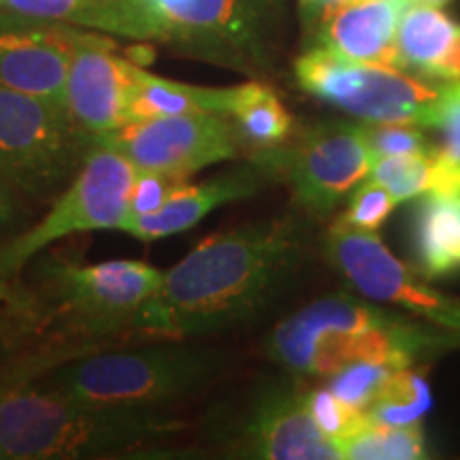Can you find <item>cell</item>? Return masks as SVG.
<instances>
[{"instance_id": "cell-1", "label": "cell", "mask_w": 460, "mask_h": 460, "mask_svg": "<svg viewBox=\"0 0 460 460\" xmlns=\"http://www.w3.org/2000/svg\"><path fill=\"white\" fill-rule=\"evenodd\" d=\"M301 217L279 216L209 234L169 271L130 322L135 332L190 339L254 320L307 261Z\"/></svg>"}, {"instance_id": "cell-2", "label": "cell", "mask_w": 460, "mask_h": 460, "mask_svg": "<svg viewBox=\"0 0 460 460\" xmlns=\"http://www.w3.org/2000/svg\"><path fill=\"white\" fill-rule=\"evenodd\" d=\"M177 429L158 407L99 405L24 384L0 388L4 460L137 458Z\"/></svg>"}, {"instance_id": "cell-3", "label": "cell", "mask_w": 460, "mask_h": 460, "mask_svg": "<svg viewBox=\"0 0 460 460\" xmlns=\"http://www.w3.org/2000/svg\"><path fill=\"white\" fill-rule=\"evenodd\" d=\"M447 343L452 339L427 326L337 295L281 320L267 339V354L292 373L331 377L349 362L405 369L418 356Z\"/></svg>"}, {"instance_id": "cell-4", "label": "cell", "mask_w": 460, "mask_h": 460, "mask_svg": "<svg viewBox=\"0 0 460 460\" xmlns=\"http://www.w3.org/2000/svg\"><path fill=\"white\" fill-rule=\"evenodd\" d=\"M220 358L183 343L79 354L49 371L45 388L99 405L163 410L207 386Z\"/></svg>"}, {"instance_id": "cell-5", "label": "cell", "mask_w": 460, "mask_h": 460, "mask_svg": "<svg viewBox=\"0 0 460 460\" xmlns=\"http://www.w3.org/2000/svg\"><path fill=\"white\" fill-rule=\"evenodd\" d=\"M273 0H128L143 41L254 71L269 60Z\"/></svg>"}, {"instance_id": "cell-6", "label": "cell", "mask_w": 460, "mask_h": 460, "mask_svg": "<svg viewBox=\"0 0 460 460\" xmlns=\"http://www.w3.org/2000/svg\"><path fill=\"white\" fill-rule=\"evenodd\" d=\"M307 94L369 124H413L433 128L447 82H430L402 68L367 65L314 48L295 62Z\"/></svg>"}, {"instance_id": "cell-7", "label": "cell", "mask_w": 460, "mask_h": 460, "mask_svg": "<svg viewBox=\"0 0 460 460\" xmlns=\"http://www.w3.org/2000/svg\"><path fill=\"white\" fill-rule=\"evenodd\" d=\"M92 146L65 105L0 88V172L22 197L60 194Z\"/></svg>"}, {"instance_id": "cell-8", "label": "cell", "mask_w": 460, "mask_h": 460, "mask_svg": "<svg viewBox=\"0 0 460 460\" xmlns=\"http://www.w3.org/2000/svg\"><path fill=\"white\" fill-rule=\"evenodd\" d=\"M137 169L118 149L94 143L71 183L58 194L48 216L0 250V281L7 284L34 256L77 233L122 230L128 220Z\"/></svg>"}, {"instance_id": "cell-9", "label": "cell", "mask_w": 460, "mask_h": 460, "mask_svg": "<svg viewBox=\"0 0 460 460\" xmlns=\"http://www.w3.org/2000/svg\"><path fill=\"white\" fill-rule=\"evenodd\" d=\"M373 160L360 124H326L295 146L262 152L258 163L278 166L296 203L309 216L326 217L369 175Z\"/></svg>"}, {"instance_id": "cell-10", "label": "cell", "mask_w": 460, "mask_h": 460, "mask_svg": "<svg viewBox=\"0 0 460 460\" xmlns=\"http://www.w3.org/2000/svg\"><path fill=\"white\" fill-rule=\"evenodd\" d=\"M96 143L118 149L137 171L188 180L237 156L241 139L228 115L181 113L128 122Z\"/></svg>"}, {"instance_id": "cell-11", "label": "cell", "mask_w": 460, "mask_h": 460, "mask_svg": "<svg viewBox=\"0 0 460 460\" xmlns=\"http://www.w3.org/2000/svg\"><path fill=\"white\" fill-rule=\"evenodd\" d=\"M45 279L75 326L94 335L130 329V322L156 295L163 271L139 261H105L94 264L49 262Z\"/></svg>"}, {"instance_id": "cell-12", "label": "cell", "mask_w": 460, "mask_h": 460, "mask_svg": "<svg viewBox=\"0 0 460 460\" xmlns=\"http://www.w3.org/2000/svg\"><path fill=\"white\" fill-rule=\"evenodd\" d=\"M326 250L335 267L354 288L373 301L410 309L435 324L460 332V303L433 290L422 275L390 254L377 233L349 226L341 216L326 237Z\"/></svg>"}, {"instance_id": "cell-13", "label": "cell", "mask_w": 460, "mask_h": 460, "mask_svg": "<svg viewBox=\"0 0 460 460\" xmlns=\"http://www.w3.org/2000/svg\"><path fill=\"white\" fill-rule=\"evenodd\" d=\"M85 34L77 26L0 9V88L66 107L71 60Z\"/></svg>"}, {"instance_id": "cell-14", "label": "cell", "mask_w": 460, "mask_h": 460, "mask_svg": "<svg viewBox=\"0 0 460 460\" xmlns=\"http://www.w3.org/2000/svg\"><path fill=\"white\" fill-rule=\"evenodd\" d=\"M137 65L118 56L109 39L88 32L75 49L66 82V111L92 143L126 124Z\"/></svg>"}, {"instance_id": "cell-15", "label": "cell", "mask_w": 460, "mask_h": 460, "mask_svg": "<svg viewBox=\"0 0 460 460\" xmlns=\"http://www.w3.org/2000/svg\"><path fill=\"white\" fill-rule=\"evenodd\" d=\"M239 452L264 460H335L339 447L307 410L305 394L275 386L262 393L245 411L239 427Z\"/></svg>"}, {"instance_id": "cell-16", "label": "cell", "mask_w": 460, "mask_h": 460, "mask_svg": "<svg viewBox=\"0 0 460 460\" xmlns=\"http://www.w3.org/2000/svg\"><path fill=\"white\" fill-rule=\"evenodd\" d=\"M402 4L388 0H341L322 11L314 22L315 48L354 62L402 68L396 48Z\"/></svg>"}, {"instance_id": "cell-17", "label": "cell", "mask_w": 460, "mask_h": 460, "mask_svg": "<svg viewBox=\"0 0 460 460\" xmlns=\"http://www.w3.org/2000/svg\"><path fill=\"white\" fill-rule=\"evenodd\" d=\"M262 180L264 175L258 166H241L237 171L224 172L203 183L183 181L172 190V194L158 211L141 217H128L122 233L143 243L175 237L197 226L217 207L256 194L262 186Z\"/></svg>"}, {"instance_id": "cell-18", "label": "cell", "mask_w": 460, "mask_h": 460, "mask_svg": "<svg viewBox=\"0 0 460 460\" xmlns=\"http://www.w3.org/2000/svg\"><path fill=\"white\" fill-rule=\"evenodd\" d=\"M413 252L424 279L460 271V194L439 190L424 194L413 224Z\"/></svg>"}, {"instance_id": "cell-19", "label": "cell", "mask_w": 460, "mask_h": 460, "mask_svg": "<svg viewBox=\"0 0 460 460\" xmlns=\"http://www.w3.org/2000/svg\"><path fill=\"white\" fill-rule=\"evenodd\" d=\"M233 88H203V85L172 82L158 77L137 66L132 82L128 105H126V124L137 119L163 118V115L181 113H228L233 101Z\"/></svg>"}, {"instance_id": "cell-20", "label": "cell", "mask_w": 460, "mask_h": 460, "mask_svg": "<svg viewBox=\"0 0 460 460\" xmlns=\"http://www.w3.org/2000/svg\"><path fill=\"white\" fill-rule=\"evenodd\" d=\"M458 24L433 4L407 0L396 26V48L402 68L433 79L435 68L450 48Z\"/></svg>"}, {"instance_id": "cell-21", "label": "cell", "mask_w": 460, "mask_h": 460, "mask_svg": "<svg viewBox=\"0 0 460 460\" xmlns=\"http://www.w3.org/2000/svg\"><path fill=\"white\" fill-rule=\"evenodd\" d=\"M0 9L37 17V20L77 26L84 31H99L143 41L139 22L132 15L128 4L122 3H109V0H0Z\"/></svg>"}, {"instance_id": "cell-22", "label": "cell", "mask_w": 460, "mask_h": 460, "mask_svg": "<svg viewBox=\"0 0 460 460\" xmlns=\"http://www.w3.org/2000/svg\"><path fill=\"white\" fill-rule=\"evenodd\" d=\"M226 115L233 119L241 143L261 152L286 146L292 132V118L284 102L261 82L234 85Z\"/></svg>"}, {"instance_id": "cell-23", "label": "cell", "mask_w": 460, "mask_h": 460, "mask_svg": "<svg viewBox=\"0 0 460 460\" xmlns=\"http://www.w3.org/2000/svg\"><path fill=\"white\" fill-rule=\"evenodd\" d=\"M339 456L354 460H418L427 456L422 424L413 427H386L365 420L337 444Z\"/></svg>"}, {"instance_id": "cell-24", "label": "cell", "mask_w": 460, "mask_h": 460, "mask_svg": "<svg viewBox=\"0 0 460 460\" xmlns=\"http://www.w3.org/2000/svg\"><path fill=\"white\" fill-rule=\"evenodd\" d=\"M433 396H430L429 382L420 373L405 369L393 371L377 399L371 402L367 416L386 427H413L427 416Z\"/></svg>"}, {"instance_id": "cell-25", "label": "cell", "mask_w": 460, "mask_h": 460, "mask_svg": "<svg viewBox=\"0 0 460 460\" xmlns=\"http://www.w3.org/2000/svg\"><path fill=\"white\" fill-rule=\"evenodd\" d=\"M433 128L441 135L435 147L433 190L460 194V82H447Z\"/></svg>"}, {"instance_id": "cell-26", "label": "cell", "mask_w": 460, "mask_h": 460, "mask_svg": "<svg viewBox=\"0 0 460 460\" xmlns=\"http://www.w3.org/2000/svg\"><path fill=\"white\" fill-rule=\"evenodd\" d=\"M369 175L393 194L396 203L424 197L435 183V149L427 154L377 156Z\"/></svg>"}, {"instance_id": "cell-27", "label": "cell", "mask_w": 460, "mask_h": 460, "mask_svg": "<svg viewBox=\"0 0 460 460\" xmlns=\"http://www.w3.org/2000/svg\"><path fill=\"white\" fill-rule=\"evenodd\" d=\"M393 371L396 369L379 362H349L332 373L329 388L349 407L367 411Z\"/></svg>"}, {"instance_id": "cell-28", "label": "cell", "mask_w": 460, "mask_h": 460, "mask_svg": "<svg viewBox=\"0 0 460 460\" xmlns=\"http://www.w3.org/2000/svg\"><path fill=\"white\" fill-rule=\"evenodd\" d=\"M305 402H307V410L318 429L335 444L345 439L365 420V411L349 407L331 388L312 390L309 394H305Z\"/></svg>"}, {"instance_id": "cell-29", "label": "cell", "mask_w": 460, "mask_h": 460, "mask_svg": "<svg viewBox=\"0 0 460 460\" xmlns=\"http://www.w3.org/2000/svg\"><path fill=\"white\" fill-rule=\"evenodd\" d=\"M394 207L396 200L393 194L382 183L371 180L354 188L343 217L349 226L365 230V233H377L393 214Z\"/></svg>"}, {"instance_id": "cell-30", "label": "cell", "mask_w": 460, "mask_h": 460, "mask_svg": "<svg viewBox=\"0 0 460 460\" xmlns=\"http://www.w3.org/2000/svg\"><path fill=\"white\" fill-rule=\"evenodd\" d=\"M373 156H405L433 152L422 130L413 124H360Z\"/></svg>"}, {"instance_id": "cell-31", "label": "cell", "mask_w": 460, "mask_h": 460, "mask_svg": "<svg viewBox=\"0 0 460 460\" xmlns=\"http://www.w3.org/2000/svg\"><path fill=\"white\" fill-rule=\"evenodd\" d=\"M183 181L188 180H177V177L164 175V172L137 171L130 188L128 217H141L158 211L171 197L172 190Z\"/></svg>"}, {"instance_id": "cell-32", "label": "cell", "mask_w": 460, "mask_h": 460, "mask_svg": "<svg viewBox=\"0 0 460 460\" xmlns=\"http://www.w3.org/2000/svg\"><path fill=\"white\" fill-rule=\"evenodd\" d=\"M22 211V194L7 177L0 172V230L11 226Z\"/></svg>"}, {"instance_id": "cell-33", "label": "cell", "mask_w": 460, "mask_h": 460, "mask_svg": "<svg viewBox=\"0 0 460 460\" xmlns=\"http://www.w3.org/2000/svg\"><path fill=\"white\" fill-rule=\"evenodd\" d=\"M433 79H439V82H460V24L446 56L441 58V62L435 68Z\"/></svg>"}, {"instance_id": "cell-34", "label": "cell", "mask_w": 460, "mask_h": 460, "mask_svg": "<svg viewBox=\"0 0 460 460\" xmlns=\"http://www.w3.org/2000/svg\"><path fill=\"white\" fill-rule=\"evenodd\" d=\"M337 3H341V0H298V4H301L303 22L307 26H314V22L318 20L322 11L332 7V4Z\"/></svg>"}, {"instance_id": "cell-35", "label": "cell", "mask_w": 460, "mask_h": 460, "mask_svg": "<svg viewBox=\"0 0 460 460\" xmlns=\"http://www.w3.org/2000/svg\"><path fill=\"white\" fill-rule=\"evenodd\" d=\"M0 303L13 305V307H22V305H24V301H22L7 284H3V281H0Z\"/></svg>"}, {"instance_id": "cell-36", "label": "cell", "mask_w": 460, "mask_h": 460, "mask_svg": "<svg viewBox=\"0 0 460 460\" xmlns=\"http://www.w3.org/2000/svg\"><path fill=\"white\" fill-rule=\"evenodd\" d=\"M418 3H424V4H433V7H444V4L450 3V0H418Z\"/></svg>"}, {"instance_id": "cell-37", "label": "cell", "mask_w": 460, "mask_h": 460, "mask_svg": "<svg viewBox=\"0 0 460 460\" xmlns=\"http://www.w3.org/2000/svg\"><path fill=\"white\" fill-rule=\"evenodd\" d=\"M4 348H7V343H4V335H3V332H0V358H3Z\"/></svg>"}, {"instance_id": "cell-38", "label": "cell", "mask_w": 460, "mask_h": 460, "mask_svg": "<svg viewBox=\"0 0 460 460\" xmlns=\"http://www.w3.org/2000/svg\"><path fill=\"white\" fill-rule=\"evenodd\" d=\"M109 3H122V4H128V0H109Z\"/></svg>"}, {"instance_id": "cell-39", "label": "cell", "mask_w": 460, "mask_h": 460, "mask_svg": "<svg viewBox=\"0 0 460 460\" xmlns=\"http://www.w3.org/2000/svg\"><path fill=\"white\" fill-rule=\"evenodd\" d=\"M388 3H407V0H388Z\"/></svg>"}, {"instance_id": "cell-40", "label": "cell", "mask_w": 460, "mask_h": 460, "mask_svg": "<svg viewBox=\"0 0 460 460\" xmlns=\"http://www.w3.org/2000/svg\"><path fill=\"white\" fill-rule=\"evenodd\" d=\"M0 460H4V458H3V454H0Z\"/></svg>"}]
</instances>
